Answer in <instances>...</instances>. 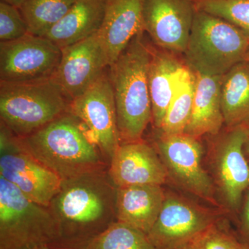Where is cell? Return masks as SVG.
I'll use <instances>...</instances> for the list:
<instances>
[{
    "instance_id": "cell-1",
    "label": "cell",
    "mask_w": 249,
    "mask_h": 249,
    "mask_svg": "<svg viewBox=\"0 0 249 249\" xmlns=\"http://www.w3.org/2000/svg\"><path fill=\"white\" fill-rule=\"evenodd\" d=\"M116 191L107 170L63 180L48 207L58 228L55 249H88L116 221Z\"/></svg>"
},
{
    "instance_id": "cell-2",
    "label": "cell",
    "mask_w": 249,
    "mask_h": 249,
    "mask_svg": "<svg viewBox=\"0 0 249 249\" xmlns=\"http://www.w3.org/2000/svg\"><path fill=\"white\" fill-rule=\"evenodd\" d=\"M18 139L26 152L62 180L109 167L83 124L70 111L31 135Z\"/></svg>"
},
{
    "instance_id": "cell-3",
    "label": "cell",
    "mask_w": 249,
    "mask_h": 249,
    "mask_svg": "<svg viewBox=\"0 0 249 249\" xmlns=\"http://www.w3.org/2000/svg\"><path fill=\"white\" fill-rule=\"evenodd\" d=\"M152 48L136 36L114 63L109 75L115 101L118 129L121 142L142 140L152 121L149 89Z\"/></svg>"
},
{
    "instance_id": "cell-4",
    "label": "cell",
    "mask_w": 249,
    "mask_h": 249,
    "mask_svg": "<svg viewBox=\"0 0 249 249\" xmlns=\"http://www.w3.org/2000/svg\"><path fill=\"white\" fill-rule=\"evenodd\" d=\"M249 36L221 18L196 9L183 53L185 63L196 73L224 76L245 60Z\"/></svg>"
},
{
    "instance_id": "cell-5",
    "label": "cell",
    "mask_w": 249,
    "mask_h": 249,
    "mask_svg": "<svg viewBox=\"0 0 249 249\" xmlns=\"http://www.w3.org/2000/svg\"><path fill=\"white\" fill-rule=\"evenodd\" d=\"M70 101L53 78L27 83L0 82L1 122L24 138L66 113Z\"/></svg>"
},
{
    "instance_id": "cell-6",
    "label": "cell",
    "mask_w": 249,
    "mask_h": 249,
    "mask_svg": "<svg viewBox=\"0 0 249 249\" xmlns=\"http://www.w3.org/2000/svg\"><path fill=\"white\" fill-rule=\"evenodd\" d=\"M58 228L48 208L0 176V249H55Z\"/></svg>"
},
{
    "instance_id": "cell-7",
    "label": "cell",
    "mask_w": 249,
    "mask_h": 249,
    "mask_svg": "<svg viewBox=\"0 0 249 249\" xmlns=\"http://www.w3.org/2000/svg\"><path fill=\"white\" fill-rule=\"evenodd\" d=\"M0 129V176L31 201L48 208L63 180L26 152L18 137L1 122Z\"/></svg>"
},
{
    "instance_id": "cell-8",
    "label": "cell",
    "mask_w": 249,
    "mask_h": 249,
    "mask_svg": "<svg viewBox=\"0 0 249 249\" xmlns=\"http://www.w3.org/2000/svg\"><path fill=\"white\" fill-rule=\"evenodd\" d=\"M224 212L196 204L183 196L166 193L163 207L147 234L156 249H177L220 220Z\"/></svg>"
},
{
    "instance_id": "cell-9",
    "label": "cell",
    "mask_w": 249,
    "mask_h": 249,
    "mask_svg": "<svg viewBox=\"0 0 249 249\" xmlns=\"http://www.w3.org/2000/svg\"><path fill=\"white\" fill-rule=\"evenodd\" d=\"M62 49L44 37L27 34L0 42V82L27 83L53 78Z\"/></svg>"
},
{
    "instance_id": "cell-10",
    "label": "cell",
    "mask_w": 249,
    "mask_h": 249,
    "mask_svg": "<svg viewBox=\"0 0 249 249\" xmlns=\"http://www.w3.org/2000/svg\"><path fill=\"white\" fill-rule=\"evenodd\" d=\"M155 145L169 177L186 191L219 206L213 184L201 164L203 147L199 138L186 133L169 134L159 130Z\"/></svg>"
},
{
    "instance_id": "cell-11",
    "label": "cell",
    "mask_w": 249,
    "mask_h": 249,
    "mask_svg": "<svg viewBox=\"0 0 249 249\" xmlns=\"http://www.w3.org/2000/svg\"><path fill=\"white\" fill-rule=\"evenodd\" d=\"M69 111L81 122L89 139L109 165L121 142L109 75L105 73L88 91L71 101Z\"/></svg>"
},
{
    "instance_id": "cell-12",
    "label": "cell",
    "mask_w": 249,
    "mask_h": 249,
    "mask_svg": "<svg viewBox=\"0 0 249 249\" xmlns=\"http://www.w3.org/2000/svg\"><path fill=\"white\" fill-rule=\"evenodd\" d=\"M109 67L107 52L97 34L62 49L53 79L70 102L93 86Z\"/></svg>"
},
{
    "instance_id": "cell-13",
    "label": "cell",
    "mask_w": 249,
    "mask_h": 249,
    "mask_svg": "<svg viewBox=\"0 0 249 249\" xmlns=\"http://www.w3.org/2000/svg\"><path fill=\"white\" fill-rule=\"evenodd\" d=\"M249 124L228 128L214 146V171L218 187L231 211L240 213L249 188V163L244 151Z\"/></svg>"
},
{
    "instance_id": "cell-14",
    "label": "cell",
    "mask_w": 249,
    "mask_h": 249,
    "mask_svg": "<svg viewBox=\"0 0 249 249\" xmlns=\"http://www.w3.org/2000/svg\"><path fill=\"white\" fill-rule=\"evenodd\" d=\"M196 12L193 0H144L145 31L160 49L183 55Z\"/></svg>"
},
{
    "instance_id": "cell-15",
    "label": "cell",
    "mask_w": 249,
    "mask_h": 249,
    "mask_svg": "<svg viewBox=\"0 0 249 249\" xmlns=\"http://www.w3.org/2000/svg\"><path fill=\"white\" fill-rule=\"evenodd\" d=\"M107 175L116 188L137 185L161 186L169 178L158 152L142 139L121 142L109 163Z\"/></svg>"
},
{
    "instance_id": "cell-16",
    "label": "cell",
    "mask_w": 249,
    "mask_h": 249,
    "mask_svg": "<svg viewBox=\"0 0 249 249\" xmlns=\"http://www.w3.org/2000/svg\"><path fill=\"white\" fill-rule=\"evenodd\" d=\"M144 0H107L104 19L98 32L114 63L136 36L145 31Z\"/></svg>"
},
{
    "instance_id": "cell-17",
    "label": "cell",
    "mask_w": 249,
    "mask_h": 249,
    "mask_svg": "<svg viewBox=\"0 0 249 249\" xmlns=\"http://www.w3.org/2000/svg\"><path fill=\"white\" fill-rule=\"evenodd\" d=\"M165 198L160 185L116 188V221L147 234L159 217Z\"/></svg>"
},
{
    "instance_id": "cell-18",
    "label": "cell",
    "mask_w": 249,
    "mask_h": 249,
    "mask_svg": "<svg viewBox=\"0 0 249 249\" xmlns=\"http://www.w3.org/2000/svg\"><path fill=\"white\" fill-rule=\"evenodd\" d=\"M186 63L163 49H152L148 82L151 98L152 122L160 129L176 92Z\"/></svg>"
},
{
    "instance_id": "cell-19",
    "label": "cell",
    "mask_w": 249,
    "mask_h": 249,
    "mask_svg": "<svg viewBox=\"0 0 249 249\" xmlns=\"http://www.w3.org/2000/svg\"><path fill=\"white\" fill-rule=\"evenodd\" d=\"M106 4L107 0H76L43 37L62 49L97 34L104 19Z\"/></svg>"
},
{
    "instance_id": "cell-20",
    "label": "cell",
    "mask_w": 249,
    "mask_h": 249,
    "mask_svg": "<svg viewBox=\"0 0 249 249\" xmlns=\"http://www.w3.org/2000/svg\"><path fill=\"white\" fill-rule=\"evenodd\" d=\"M196 73L193 111L184 133L199 139L208 134L217 135L224 124L221 104L223 76Z\"/></svg>"
},
{
    "instance_id": "cell-21",
    "label": "cell",
    "mask_w": 249,
    "mask_h": 249,
    "mask_svg": "<svg viewBox=\"0 0 249 249\" xmlns=\"http://www.w3.org/2000/svg\"><path fill=\"white\" fill-rule=\"evenodd\" d=\"M221 104L228 128L249 124V62H239L222 76Z\"/></svg>"
},
{
    "instance_id": "cell-22",
    "label": "cell",
    "mask_w": 249,
    "mask_h": 249,
    "mask_svg": "<svg viewBox=\"0 0 249 249\" xmlns=\"http://www.w3.org/2000/svg\"><path fill=\"white\" fill-rule=\"evenodd\" d=\"M196 84V72L186 64L173 101L165 114L161 127L158 130L165 134L184 133L193 111Z\"/></svg>"
},
{
    "instance_id": "cell-23",
    "label": "cell",
    "mask_w": 249,
    "mask_h": 249,
    "mask_svg": "<svg viewBox=\"0 0 249 249\" xmlns=\"http://www.w3.org/2000/svg\"><path fill=\"white\" fill-rule=\"evenodd\" d=\"M76 0H25L19 8L29 34L43 37L68 13Z\"/></svg>"
},
{
    "instance_id": "cell-24",
    "label": "cell",
    "mask_w": 249,
    "mask_h": 249,
    "mask_svg": "<svg viewBox=\"0 0 249 249\" xmlns=\"http://www.w3.org/2000/svg\"><path fill=\"white\" fill-rule=\"evenodd\" d=\"M88 249H156L145 232L116 221L88 246Z\"/></svg>"
},
{
    "instance_id": "cell-25",
    "label": "cell",
    "mask_w": 249,
    "mask_h": 249,
    "mask_svg": "<svg viewBox=\"0 0 249 249\" xmlns=\"http://www.w3.org/2000/svg\"><path fill=\"white\" fill-rule=\"evenodd\" d=\"M196 10L227 21L249 36V0H193Z\"/></svg>"
},
{
    "instance_id": "cell-26",
    "label": "cell",
    "mask_w": 249,
    "mask_h": 249,
    "mask_svg": "<svg viewBox=\"0 0 249 249\" xmlns=\"http://www.w3.org/2000/svg\"><path fill=\"white\" fill-rule=\"evenodd\" d=\"M221 220V219H220ZM220 220L196 236L190 242L193 249H235L241 243L240 239Z\"/></svg>"
},
{
    "instance_id": "cell-27",
    "label": "cell",
    "mask_w": 249,
    "mask_h": 249,
    "mask_svg": "<svg viewBox=\"0 0 249 249\" xmlns=\"http://www.w3.org/2000/svg\"><path fill=\"white\" fill-rule=\"evenodd\" d=\"M29 34L27 24L19 8L0 2V41L11 42Z\"/></svg>"
},
{
    "instance_id": "cell-28",
    "label": "cell",
    "mask_w": 249,
    "mask_h": 249,
    "mask_svg": "<svg viewBox=\"0 0 249 249\" xmlns=\"http://www.w3.org/2000/svg\"><path fill=\"white\" fill-rule=\"evenodd\" d=\"M240 242L249 246V188L246 191L240 211Z\"/></svg>"
},
{
    "instance_id": "cell-29",
    "label": "cell",
    "mask_w": 249,
    "mask_h": 249,
    "mask_svg": "<svg viewBox=\"0 0 249 249\" xmlns=\"http://www.w3.org/2000/svg\"><path fill=\"white\" fill-rule=\"evenodd\" d=\"M1 1H4V2L7 3V4L13 5V6L19 9L21 6L24 4L25 0H1Z\"/></svg>"
},
{
    "instance_id": "cell-30",
    "label": "cell",
    "mask_w": 249,
    "mask_h": 249,
    "mask_svg": "<svg viewBox=\"0 0 249 249\" xmlns=\"http://www.w3.org/2000/svg\"><path fill=\"white\" fill-rule=\"evenodd\" d=\"M244 151H245L246 157H247L249 163V124L248 131H247V138H246L245 145H244Z\"/></svg>"
},
{
    "instance_id": "cell-31",
    "label": "cell",
    "mask_w": 249,
    "mask_h": 249,
    "mask_svg": "<svg viewBox=\"0 0 249 249\" xmlns=\"http://www.w3.org/2000/svg\"><path fill=\"white\" fill-rule=\"evenodd\" d=\"M235 249H249V246L241 242L240 245H238V247H237Z\"/></svg>"
},
{
    "instance_id": "cell-32",
    "label": "cell",
    "mask_w": 249,
    "mask_h": 249,
    "mask_svg": "<svg viewBox=\"0 0 249 249\" xmlns=\"http://www.w3.org/2000/svg\"><path fill=\"white\" fill-rule=\"evenodd\" d=\"M177 249H193L192 248L191 244H188V245L183 246L182 247H180V248Z\"/></svg>"
},
{
    "instance_id": "cell-33",
    "label": "cell",
    "mask_w": 249,
    "mask_h": 249,
    "mask_svg": "<svg viewBox=\"0 0 249 249\" xmlns=\"http://www.w3.org/2000/svg\"><path fill=\"white\" fill-rule=\"evenodd\" d=\"M245 60H247V61L249 62V50L248 53H247V55H246Z\"/></svg>"
},
{
    "instance_id": "cell-34",
    "label": "cell",
    "mask_w": 249,
    "mask_h": 249,
    "mask_svg": "<svg viewBox=\"0 0 249 249\" xmlns=\"http://www.w3.org/2000/svg\"><path fill=\"white\" fill-rule=\"evenodd\" d=\"M51 249L46 248V247H42V248H37V249Z\"/></svg>"
}]
</instances>
